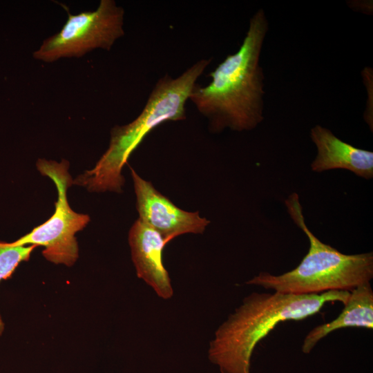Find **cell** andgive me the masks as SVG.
Masks as SVG:
<instances>
[{
    "label": "cell",
    "mask_w": 373,
    "mask_h": 373,
    "mask_svg": "<svg viewBox=\"0 0 373 373\" xmlns=\"http://www.w3.org/2000/svg\"><path fill=\"white\" fill-rule=\"evenodd\" d=\"M268 28L265 11L258 10L239 49L209 73V84L194 85L189 100L208 119L211 132L251 131L263 120L265 76L260 59Z\"/></svg>",
    "instance_id": "1"
},
{
    "label": "cell",
    "mask_w": 373,
    "mask_h": 373,
    "mask_svg": "<svg viewBox=\"0 0 373 373\" xmlns=\"http://www.w3.org/2000/svg\"><path fill=\"white\" fill-rule=\"evenodd\" d=\"M347 291L319 294L252 292L216 329L208 349L209 360L220 373H250L257 344L278 323L302 321L318 313L327 303H346Z\"/></svg>",
    "instance_id": "2"
},
{
    "label": "cell",
    "mask_w": 373,
    "mask_h": 373,
    "mask_svg": "<svg viewBox=\"0 0 373 373\" xmlns=\"http://www.w3.org/2000/svg\"><path fill=\"white\" fill-rule=\"evenodd\" d=\"M211 61V58L201 59L176 78L169 74L160 77L140 114L131 123L112 128L108 149L93 169L77 177L75 184L90 191L121 192L124 183L122 169L133 151L157 126L186 119V102Z\"/></svg>",
    "instance_id": "3"
},
{
    "label": "cell",
    "mask_w": 373,
    "mask_h": 373,
    "mask_svg": "<svg viewBox=\"0 0 373 373\" xmlns=\"http://www.w3.org/2000/svg\"><path fill=\"white\" fill-rule=\"evenodd\" d=\"M287 211L309 240L307 253L294 269L280 275L262 271L246 284L282 294H319L328 291H350L370 283L373 253L345 254L321 241L307 227L297 193L285 200Z\"/></svg>",
    "instance_id": "4"
},
{
    "label": "cell",
    "mask_w": 373,
    "mask_h": 373,
    "mask_svg": "<svg viewBox=\"0 0 373 373\" xmlns=\"http://www.w3.org/2000/svg\"><path fill=\"white\" fill-rule=\"evenodd\" d=\"M37 168L41 175L50 178L57 189L58 198L52 216L30 233L12 242L15 245L43 246L45 258L55 264L73 265L78 258V245L75 233L90 221L86 214L78 213L70 207L67 189L73 181L68 171L69 163L39 159Z\"/></svg>",
    "instance_id": "5"
},
{
    "label": "cell",
    "mask_w": 373,
    "mask_h": 373,
    "mask_svg": "<svg viewBox=\"0 0 373 373\" xmlns=\"http://www.w3.org/2000/svg\"><path fill=\"white\" fill-rule=\"evenodd\" d=\"M56 34L46 39L33 52L35 59L52 62L64 57H80L97 48L110 50L124 35V10L114 0H101L94 11L72 15Z\"/></svg>",
    "instance_id": "6"
},
{
    "label": "cell",
    "mask_w": 373,
    "mask_h": 373,
    "mask_svg": "<svg viewBox=\"0 0 373 373\" xmlns=\"http://www.w3.org/2000/svg\"><path fill=\"white\" fill-rule=\"evenodd\" d=\"M136 195V207L144 223L157 231L166 243L184 233H202L210 221L198 212L175 206L131 168Z\"/></svg>",
    "instance_id": "7"
},
{
    "label": "cell",
    "mask_w": 373,
    "mask_h": 373,
    "mask_svg": "<svg viewBox=\"0 0 373 373\" xmlns=\"http://www.w3.org/2000/svg\"><path fill=\"white\" fill-rule=\"evenodd\" d=\"M128 242L137 276L163 299L173 296V290L162 260L167 244L162 236L139 218L131 227Z\"/></svg>",
    "instance_id": "8"
},
{
    "label": "cell",
    "mask_w": 373,
    "mask_h": 373,
    "mask_svg": "<svg viewBox=\"0 0 373 373\" xmlns=\"http://www.w3.org/2000/svg\"><path fill=\"white\" fill-rule=\"evenodd\" d=\"M310 137L317 148V155L311 164L312 170L323 172L345 169L365 179L373 177V152L357 148L336 137L330 130L316 125Z\"/></svg>",
    "instance_id": "9"
},
{
    "label": "cell",
    "mask_w": 373,
    "mask_h": 373,
    "mask_svg": "<svg viewBox=\"0 0 373 373\" xmlns=\"http://www.w3.org/2000/svg\"><path fill=\"white\" fill-rule=\"evenodd\" d=\"M341 314L333 321L314 327L305 337L301 347L309 354L316 345L331 332L345 327L373 328V291L370 283L361 285L350 291Z\"/></svg>",
    "instance_id": "10"
},
{
    "label": "cell",
    "mask_w": 373,
    "mask_h": 373,
    "mask_svg": "<svg viewBox=\"0 0 373 373\" xmlns=\"http://www.w3.org/2000/svg\"><path fill=\"white\" fill-rule=\"evenodd\" d=\"M37 247L0 241V281L8 278L21 262L28 260Z\"/></svg>",
    "instance_id": "11"
}]
</instances>
